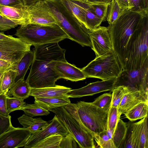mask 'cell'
Listing matches in <instances>:
<instances>
[{"instance_id": "obj_1", "label": "cell", "mask_w": 148, "mask_h": 148, "mask_svg": "<svg viewBox=\"0 0 148 148\" xmlns=\"http://www.w3.org/2000/svg\"><path fill=\"white\" fill-rule=\"evenodd\" d=\"M34 58L26 81L32 88H38L56 85L61 79L55 68L58 61L66 62V50L58 42L48 43L34 46Z\"/></svg>"}, {"instance_id": "obj_2", "label": "cell", "mask_w": 148, "mask_h": 148, "mask_svg": "<svg viewBox=\"0 0 148 148\" xmlns=\"http://www.w3.org/2000/svg\"><path fill=\"white\" fill-rule=\"evenodd\" d=\"M145 10L142 12L130 9L123 10L117 19L108 27L113 49L123 69L125 47L130 37L138 26Z\"/></svg>"}, {"instance_id": "obj_3", "label": "cell", "mask_w": 148, "mask_h": 148, "mask_svg": "<svg viewBox=\"0 0 148 148\" xmlns=\"http://www.w3.org/2000/svg\"><path fill=\"white\" fill-rule=\"evenodd\" d=\"M148 10H145L125 47L124 70L141 68L148 59Z\"/></svg>"}, {"instance_id": "obj_4", "label": "cell", "mask_w": 148, "mask_h": 148, "mask_svg": "<svg viewBox=\"0 0 148 148\" xmlns=\"http://www.w3.org/2000/svg\"><path fill=\"white\" fill-rule=\"evenodd\" d=\"M56 24L68 37V39L82 47H92L88 30L82 26L60 0H44Z\"/></svg>"}, {"instance_id": "obj_5", "label": "cell", "mask_w": 148, "mask_h": 148, "mask_svg": "<svg viewBox=\"0 0 148 148\" xmlns=\"http://www.w3.org/2000/svg\"><path fill=\"white\" fill-rule=\"evenodd\" d=\"M63 106L83 128L93 136L107 130L108 111L92 102L80 101Z\"/></svg>"}, {"instance_id": "obj_6", "label": "cell", "mask_w": 148, "mask_h": 148, "mask_svg": "<svg viewBox=\"0 0 148 148\" xmlns=\"http://www.w3.org/2000/svg\"><path fill=\"white\" fill-rule=\"evenodd\" d=\"M14 35L23 41L35 46L59 42L68 37L57 24L42 25L28 23L20 25Z\"/></svg>"}, {"instance_id": "obj_7", "label": "cell", "mask_w": 148, "mask_h": 148, "mask_svg": "<svg viewBox=\"0 0 148 148\" xmlns=\"http://www.w3.org/2000/svg\"><path fill=\"white\" fill-rule=\"evenodd\" d=\"M81 69L86 78H97L105 80L116 78L123 69L112 49L103 55L96 57Z\"/></svg>"}, {"instance_id": "obj_8", "label": "cell", "mask_w": 148, "mask_h": 148, "mask_svg": "<svg viewBox=\"0 0 148 148\" xmlns=\"http://www.w3.org/2000/svg\"><path fill=\"white\" fill-rule=\"evenodd\" d=\"M81 148H95L93 136L83 128L63 106L51 109Z\"/></svg>"}, {"instance_id": "obj_9", "label": "cell", "mask_w": 148, "mask_h": 148, "mask_svg": "<svg viewBox=\"0 0 148 148\" xmlns=\"http://www.w3.org/2000/svg\"><path fill=\"white\" fill-rule=\"evenodd\" d=\"M121 86L136 88L148 98V59L140 69L123 70L116 78L114 87Z\"/></svg>"}, {"instance_id": "obj_10", "label": "cell", "mask_w": 148, "mask_h": 148, "mask_svg": "<svg viewBox=\"0 0 148 148\" xmlns=\"http://www.w3.org/2000/svg\"><path fill=\"white\" fill-rule=\"evenodd\" d=\"M31 46L18 38L0 39V59L17 65L25 53L30 50Z\"/></svg>"}, {"instance_id": "obj_11", "label": "cell", "mask_w": 148, "mask_h": 148, "mask_svg": "<svg viewBox=\"0 0 148 148\" xmlns=\"http://www.w3.org/2000/svg\"><path fill=\"white\" fill-rule=\"evenodd\" d=\"M32 133L28 128L12 126L0 136V148L24 147Z\"/></svg>"}, {"instance_id": "obj_12", "label": "cell", "mask_w": 148, "mask_h": 148, "mask_svg": "<svg viewBox=\"0 0 148 148\" xmlns=\"http://www.w3.org/2000/svg\"><path fill=\"white\" fill-rule=\"evenodd\" d=\"M26 8L28 24L47 25L56 24L47 4L44 0L39 1Z\"/></svg>"}, {"instance_id": "obj_13", "label": "cell", "mask_w": 148, "mask_h": 148, "mask_svg": "<svg viewBox=\"0 0 148 148\" xmlns=\"http://www.w3.org/2000/svg\"><path fill=\"white\" fill-rule=\"evenodd\" d=\"M91 42L92 49L96 57L101 56L112 49V45L108 27L99 26L88 30Z\"/></svg>"}, {"instance_id": "obj_14", "label": "cell", "mask_w": 148, "mask_h": 148, "mask_svg": "<svg viewBox=\"0 0 148 148\" xmlns=\"http://www.w3.org/2000/svg\"><path fill=\"white\" fill-rule=\"evenodd\" d=\"M116 78H112L105 80L90 83L81 88L71 90L66 94L69 98H79L92 96L102 92L112 91L114 88Z\"/></svg>"}, {"instance_id": "obj_15", "label": "cell", "mask_w": 148, "mask_h": 148, "mask_svg": "<svg viewBox=\"0 0 148 148\" xmlns=\"http://www.w3.org/2000/svg\"><path fill=\"white\" fill-rule=\"evenodd\" d=\"M68 132L55 115L44 128L32 133L24 148H31L34 144L46 137L54 134H59L63 137Z\"/></svg>"}, {"instance_id": "obj_16", "label": "cell", "mask_w": 148, "mask_h": 148, "mask_svg": "<svg viewBox=\"0 0 148 148\" xmlns=\"http://www.w3.org/2000/svg\"><path fill=\"white\" fill-rule=\"evenodd\" d=\"M55 68L61 78L73 82H77L84 80L86 78L81 69L67 61L57 62L55 64Z\"/></svg>"}, {"instance_id": "obj_17", "label": "cell", "mask_w": 148, "mask_h": 148, "mask_svg": "<svg viewBox=\"0 0 148 148\" xmlns=\"http://www.w3.org/2000/svg\"><path fill=\"white\" fill-rule=\"evenodd\" d=\"M132 129L135 148H148L147 116L138 122L132 123Z\"/></svg>"}, {"instance_id": "obj_18", "label": "cell", "mask_w": 148, "mask_h": 148, "mask_svg": "<svg viewBox=\"0 0 148 148\" xmlns=\"http://www.w3.org/2000/svg\"><path fill=\"white\" fill-rule=\"evenodd\" d=\"M147 101L148 98L136 89L132 88L125 95L118 107L119 114L121 116L139 103Z\"/></svg>"}, {"instance_id": "obj_19", "label": "cell", "mask_w": 148, "mask_h": 148, "mask_svg": "<svg viewBox=\"0 0 148 148\" xmlns=\"http://www.w3.org/2000/svg\"><path fill=\"white\" fill-rule=\"evenodd\" d=\"M0 14L18 25L28 24V14L26 7L18 8L0 5Z\"/></svg>"}, {"instance_id": "obj_20", "label": "cell", "mask_w": 148, "mask_h": 148, "mask_svg": "<svg viewBox=\"0 0 148 148\" xmlns=\"http://www.w3.org/2000/svg\"><path fill=\"white\" fill-rule=\"evenodd\" d=\"M71 88L56 85L40 88H31L30 96L42 97H64Z\"/></svg>"}, {"instance_id": "obj_21", "label": "cell", "mask_w": 148, "mask_h": 148, "mask_svg": "<svg viewBox=\"0 0 148 148\" xmlns=\"http://www.w3.org/2000/svg\"><path fill=\"white\" fill-rule=\"evenodd\" d=\"M34 102L44 109L49 111L51 109L64 106L70 103L68 97H34Z\"/></svg>"}, {"instance_id": "obj_22", "label": "cell", "mask_w": 148, "mask_h": 148, "mask_svg": "<svg viewBox=\"0 0 148 148\" xmlns=\"http://www.w3.org/2000/svg\"><path fill=\"white\" fill-rule=\"evenodd\" d=\"M31 88L26 80L21 79L15 82L6 94L24 100L30 96Z\"/></svg>"}, {"instance_id": "obj_23", "label": "cell", "mask_w": 148, "mask_h": 148, "mask_svg": "<svg viewBox=\"0 0 148 148\" xmlns=\"http://www.w3.org/2000/svg\"><path fill=\"white\" fill-rule=\"evenodd\" d=\"M74 0L80 6L85 14L88 30H93L100 26L103 20L90 10L86 0Z\"/></svg>"}, {"instance_id": "obj_24", "label": "cell", "mask_w": 148, "mask_h": 148, "mask_svg": "<svg viewBox=\"0 0 148 148\" xmlns=\"http://www.w3.org/2000/svg\"><path fill=\"white\" fill-rule=\"evenodd\" d=\"M19 123L24 128H28L32 133L46 126L49 123L41 118H34L25 114L18 118Z\"/></svg>"}, {"instance_id": "obj_25", "label": "cell", "mask_w": 148, "mask_h": 148, "mask_svg": "<svg viewBox=\"0 0 148 148\" xmlns=\"http://www.w3.org/2000/svg\"><path fill=\"white\" fill-rule=\"evenodd\" d=\"M34 58V51L31 50L27 52L22 58L14 69L17 71L15 82L20 79H24L26 73L33 62Z\"/></svg>"}, {"instance_id": "obj_26", "label": "cell", "mask_w": 148, "mask_h": 148, "mask_svg": "<svg viewBox=\"0 0 148 148\" xmlns=\"http://www.w3.org/2000/svg\"><path fill=\"white\" fill-rule=\"evenodd\" d=\"M148 101L141 102L133 107L124 114L130 121L133 122L147 116Z\"/></svg>"}, {"instance_id": "obj_27", "label": "cell", "mask_w": 148, "mask_h": 148, "mask_svg": "<svg viewBox=\"0 0 148 148\" xmlns=\"http://www.w3.org/2000/svg\"><path fill=\"white\" fill-rule=\"evenodd\" d=\"M60 0L79 23L87 29L85 14L80 6L74 0Z\"/></svg>"}, {"instance_id": "obj_28", "label": "cell", "mask_w": 148, "mask_h": 148, "mask_svg": "<svg viewBox=\"0 0 148 148\" xmlns=\"http://www.w3.org/2000/svg\"><path fill=\"white\" fill-rule=\"evenodd\" d=\"M17 71L11 69L4 72L0 79V94L6 93L15 83Z\"/></svg>"}, {"instance_id": "obj_29", "label": "cell", "mask_w": 148, "mask_h": 148, "mask_svg": "<svg viewBox=\"0 0 148 148\" xmlns=\"http://www.w3.org/2000/svg\"><path fill=\"white\" fill-rule=\"evenodd\" d=\"M63 137L59 134L51 135L35 144L31 148H60Z\"/></svg>"}, {"instance_id": "obj_30", "label": "cell", "mask_w": 148, "mask_h": 148, "mask_svg": "<svg viewBox=\"0 0 148 148\" xmlns=\"http://www.w3.org/2000/svg\"><path fill=\"white\" fill-rule=\"evenodd\" d=\"M127 130V123L120 119L114 129L112 137L116 148H119L125 138Z\"/></svg>"}, {"instance_id": "obj_31", "label": "cell", "mask_w": 148, "mask_h": 148, "mask_svg": "<svg viewBox=\"0 0 148 148\" xmlns=\"http://www.w3.org/2000/svg\"><path fill=\"white\" fill-rule=\"evenodd\" d=\"M87 1L91 11L101 18L103 22L106 21L108 7L110 3H106Z\"/></svg>"}, {"instance_id": "obj_32", "label": "cell", "mask_w": 148, "mask_h": 148, "mask_svg": "<svg viewBox=\"0 0 148 148\" xmlns=\"http://www.w3.org/2000/svg\"><path fill=\"white\" fill-rule=\"evenodd\" d=\"M132 88L123 86L114 87L112 91L111 106L118 108L125 95Z\"/></svg>"}, {"instance_id": "obj_33", "label": "cell", "mask_w": 148, "mask_h": 148, "mask_svg": "<svg viewBox=\"0 0 148 148\" xmlns=\"http://www.w3.org/2000/svg\"><path fill=\"white\" fill-rule=\"evenodd\" d=\"M94 140L99 147L101 148H116L112 139L108 136L107 130L94 136Z\"/></svg>"}, {"instance_id": "obj_34", "label": "cell", "mask_w": 148, "mask_h": 148, "mask_svg": "<svg viewBox=\"0 0 148 148\" xmlns=\"http://www.w3.org/2000/svg\"><path fill=\"white\" fill-rule=\"evenodd\" d=\"M25 114L33 117L36 116L47 115L50 112L34 102L32 104H27L22 109Z\"/></svg>"}, {"instance_id": "obj_35", "label": "cell", "mask_w": 148, "mask_h": 148, "mask_svg": "<svg viewBox=\"0 0 148 148\" xmlns=\"http://www.w3.org/2000/svg\"><path fill=\"white\" fill-rule=\"evenodd\" d=\"M112 100V94L106 93L99 96L92 103L97 107L108 111L111 106Z\"/></svg>"}, {"instance_id": "obj_36", "label": "cell", "mask_w": 148, "mask_h": 148, "mask_svg": "<svg viewBox=\"0 0 148 148\" xmlns=\"http://www.w3.org/2000/svg\"><path fill=\"white\" fill-rule=\"evenodd\" d=\"M6 103L7 110L9 114L16 110H21L26 104L23 99L8 96L6 98Z\"/></svg>"}, {"instance_id": "obj_37", "label": "cell", "mask_w": 148, "mask_h": 148, "mask_svg": "<svg viewBox=\"0 0 148 148\" xmlns=\"http://www.w3.org/2000/svg\"><path fill=\"white\" fill-rule=\"evenodd\" d=\"M123 10L115 0H111L109 6L106 20L109 25L117 19Z\"/></svg>"}, {"instance_id": "obj_38", "label": "cell", "mask_w": 148, "mask_h": 148, "mask_svg": "<svg viewBox=\"0 0 148 148\" xmlns=\"http://www.w3.org/2000/svg\"><path fill=\"white\" fill-rule=\"evenodd\" d=\"M120 117L118 114V108L111 106L108 112L107 129H114Z\"/></svg>"}, {"instance_id": "obj_39", "label": "cell", "mask_w": 148, "mask_h": 148, "mask_svg": "<svg viewBox=\"0 0 148 148\" xmlns=\"http://www.w3.org/2000/svg\"><path fill=\"white\" fill-rule=\"evenodd\" d=\"M132 122L130 121L127 124V130L125 138L119 148H135L132 133Z\"/></svg>"}, {"instance_id": "obj_40", "label": "cell", "mask_w": 148, "mask_h": 148, "mask_svg": "<svg viewBox=\"0 0 148 148\" xmlns=\"http://www.w3.org/2000/svg\"><path fill=\"white\" fill-rule=\"evenodd\" d=\"M18 26L15 22L0 14V31H5Z\"/></svg>"}, {"instance_id": "obj_41", "label": "cell", "mask_w": 148, "mask_h": 148, "mask_svg": "<svg viewBox=\"0 0 148 148\" xmlns=\"http://www.w3.org/2000/svg\"><path fill=\"white\" fill-rule=\"evenodd\" d=\"M77 143L74 138L69 133L63 136L60 145V148H77Z\"/></svg>"}, {"instance_id": "obj_42", "label": "cell", "mask_w": 148, "mask_h": 148, "mask_svg": "<svg viewBox=\"0 0 148 148\" xmlns=\"http://www.w3.org/2000/svg\"><path fill=\"white\" fill-rule=\"evenodd\" d=\"M12 126L10 116L8 117L0 116V136Z\"/></svg>"}, {"instance_id": "obj_43", "label": "cell", "mask_w": 148, "mask_h": 148, "mask_svg": "<svg viewBox=\"0 0 148 148\" xmlns=\"http://www.w3.org/2000/svg\"><path fill=\"white\" fill-rule=\"evenodd\" d=\"M0 5L18 8L26 7L23 0H0Z\"/></svg>"}, {"instance_id": "obj_44", "label": "cell", "mask_w": 148, "mask_h": 148, "mask_svg": "<svg viewBox=\"0 0 148 148\" xmlns=\"http://www.w3.org/2000/svg\"><path fill=\"white\" fill-rule=\"evenodd\" d=\"M6 93L0 94V116L8 117L10 115L7 112L6 107Z\"/></svg>"}, {"instance_id": "obj_45", "label": "cell", "mask_w": 148, "mask_h": 148, "mask_svg": "<svg viewBox=\"0 0 148 148\" xmlns=\"http://www.w3.org/2000/svg\"><path fill=\"white\" fill-rule=\"evenodd\" d=\"M131 10L137 12L145 10L143 0H128Z\"/></svg>"}, {"instance_id": "obj_46", "label": "cell", "mask_w": 148, "mask_h": 148, "mask_svg": "<svg viewBox=\"0 0 148 148\" xmlns=\"http://www.w3.org/2000/svg\"><path fill=\"white\" fill-rule=\"evenodd\" d=\"M115 0L122 10L131 9V7L128 0Z\"/></svg>"}, {"instance_id": "obj_47", "label": "cell", "mask_w": 148, "mask_h": 148, "mask_svg": "<svg viewBox=\"0 0 148 148\" xmlns=\"http://www.w3.org/2000/svg\"><path fill=\"white\" fill-rule=\"evenodd\" d=\"M17 65L12 64L5 60L0 59V69L8 68H15Z\"/></svg>"}, {"instance_id": "obj_48", "label": "cell", "mask_w": 148, "mask_h": 148, "mask_svg": "<svg viewBox=\"0 0 148 148\" xmlns=\"http://www.w3.org/2000/svg\"><path fill=\"white\" fill-rule=\"evenodd\" d=\"M26 7H28L41 0H23Z\"/></svg>"}, {"instance_id": "obj_49", "label": "cell", "mask_w": 148, "mask_h": 148, "mask_svg": "<svg viewBox=\"0 0 148 148\" xmlns=\"http://www.w3.org/2000/svg\"><path fill=\"white\" fill-rule=\"evenodd\" d=\"M88 2H99L104 3H110L112 0H86Z\"/></svg>"}, {"instance_id": "obj_50", "label": "cell", "mask_w": 148, "mask_h": 148, "mask_svg": "<svg viewBox=\"0 0 148 148\" xmlns=\"http://www.w3.org/2000/svg\"><path fill=\"white\" fill-rule=\"evenodd\" d=\"M15 68H4L0 69V79L1 77L2 76L3 74L5 72L11 69H15Z\"/></svg>"}, {"instance_id": "obj_51", "label": "cell", "mask_w": 148, "mask_h": 148, "mask_svg": "<svg viewBox=\"0 0 148 148\" xmlns=\"http://www.w3.org/2000/svg\"><path fill=\"white\" fill-rule=\"evenodd\" d=\"M143 1L144 9L148 10V0H143Z\"/></svg>"}, {"instance_id": "obj_52", "label": "cell", "mask_w": 148, "mask_h": 148, "mask_svg": "<svg viewBox=\"0 0 148 148\" xmlns=\"http://www.w3.org/2000/svg\"></svg>"}]
</instances>
